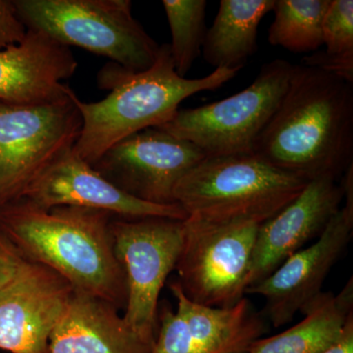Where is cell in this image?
Returning <instances> with one entry per match:
<instances>
[{"instance_id": "cell-3", "label": "cell", "mask_w": 353, "mask_h": 353, "mask_svg": "<svg viewBox=\"0 0 353 353\" xmlns=\"http://www.w3.org/2000/svg\"><path fill=\"white\" fill-rule=\"evenodd\" d=\"M239 71L215 69L203 78H183L176 74L169 43L160 46L154 64L145 71H129L110 62L97 75L99 87L110 94L94 103L77 99L83 125L74 152L92 165L128 137L173 119L188 97L217 90Z\"/></svg>"}, {"instance_id": "cell-6", "label": "cell", "mask_w": 353, "mask_h": 353, "mask_svg": "<svg viewBox=\"0 0 353 353\" xmlns=\"http://www.w3.org/2000/svg\"><path fill=\"white\" fill-rule=\"evenodd\" d=\"M294 65L275 59L264 64L250 87L222 101L178 110L157 127L197 146L206 157L252 152L253 145L277 110Z\"/></svg>"}, {"instance_id": "cell-9", "label": "cell", "mask_w": 353, "mask_h": 353, "mask_svg": "<svg viewBox=\"0 0 353 353\" xmlns=\"http://www.w3.org/2000/svg\"><path fill=\"white\" fill-rule=\"evenodd\" d=\"M183 220L163 217L110 223L114 252L124 270L127 303L123 319L145 340L154 343L160 292L175 270L182 250Z\"/></svg>"}, {"instance_id": "cell-15", "label": "cell", "mask_w": 353, "mask_h": 353, "mask_svg": "<svg viewBox=\"0 0 353 353\" xmlns=\"http://www.w3.org/2000/svg\"><path fill=\"white\" fill-rule=\"evenodd\" d=\"M343 199L341 183L325 179L311 181L294 201L260 225L248 288L268 277L308 241L318 238L340 210Z\"/></svg>"}, {"instance_id": "cell-17", "label": "cell", "mask_w": 353, "mask_h": 353, "mask_svg": "<svg viewBox=\"0 0 353 353\" xmlns=\"http://www.w3.org/2000/svg\"><path fill=\"white\" fill-rule=\"evenodd\" d=\"M112 304L74 290L50 339V353H150Z\"/></svg>"}, {"instance_id": "cell-23", "label": "cell", "mask_w": 353, "mask_h": 353, "mask_svg": "<svg viewBox=\"0 0 353 353\" xmlns=\"http://www.w3.org/2000/svg\"><path fill=\"white\" fill-rule=\"evenodd\" d=\"M28 29L16 11L14 1L0 0V50L21 43Z\"/></svg>"}, {"instance_id": "cell-11", "label": "cell", "mask_w": 353, "mask_h": 353, "mask_svg": "<svg viewBox=\"0 0 353 353\" xmlns=\"http://www.w3.org/2000/svg\"><path fill=\"white\" fill-rule=\"evenodd\" d=\"M205 157L194 143L150 128L116 143L92 166L134 199L172 205L176 185Z\"/></svg>"}, {"instance_id": "cell-14", "label": "cell", "mask_w": 353, "mask_h": 353, "mask_svg": "<svg viewBox=\"0 0 353 353\" xmlns=\"http://www.w3.org/2000/svg\"><path fill=\"white\" fill-rule=\"evenodd\" d=\"M20 199L44 209L75 206L105 211L114 217L125 219L188 218L179 204L158 205L129 196L81 159L73 148L39 174Z\"/></svg>"}, {"instance_id": "cell-2", "label": "cell", "mask_w": 353, "mask_h": 353, "mask_svg": "<svg viewBox=\"0 0 353 353\" xmlns=\"http://www.w3.org/2000/svg\"><path fill=\"white\" fill-rule=\"evenodd\" d=\"M105 211L75 206L38 208L24 199L0 209V233L23 259L43 265L73 289L125 308L124 270L114 252Z\"/></svg>"}, {"instance_id": "cell-13", "label": "cell", "mask_w": 353, "mask_h": 353, "mask_svg": "<svg viewBox=\"0 0 353 353\" xmlns=\"http://www.w3.org/2000/svg\"><path fill=\"white\" fill-rule=\"evenodd\" d=\"M73 292V287L54 271L26 262L0 292V350L50 353L51 334Z\"/></svg>"}, {"instance_id": "cell-25", "label": "cell", "mask_w": 353, "mask_h": 353, "mask_svg": "<svg viewBox=\"0 0 353 353\" xmlns=\"http://www.w3.org/2000/svg\"><path fill=\"white\" fill-rule=\"evenodd\" d=\"M321 353H353V313L348 316L338 339Z\"/></svg>"}, {"instance_id": "cell-24", "label": "cell", "mask_w": 353, "mask_h": 353, "mask_svg": "<svg viewBox=\"0 0 353 353\" xmlns=\"http://www.w3.org/2000/svg\"><path fill=\"white\" fill-rule=\"evenodd\" d=\"M27 260L0 233V292L10 284Z\"/></svg>"}, {"instance_id": "cell-10", "label": "cell", "mask_w": 353, "mask_h": 353, "mask_svg": "<svg viewBox=\"0 0 353 353\" xmlns=\"http://www.w3.org/2000/svg\"><path fill=\"white\" fill-rule=\"evenodd\" d=\"M345 203L333 216L317 241L283 262L268 277L246 290L264 297V314L275 328L292 322L322 294V287L352 238L353 166L341 183Z\"/></svg>"}, {"instance_id": "cell-16", "label": "cell", "mask_w": 353, "mask_h": 353, "mask_svg": "<svg viewBox=\"0 0 353 353\" xmlns=\"http://www.w3.org/2000/svg\"><path fill=\"white\" fill-rule=\"evenodd\" d=\"M77 67L71 48L28 30L21 43L0 50V101L41 104L67 97L73 90L64 81Z\"/></svg>"}, {"instance_id": "cell-5", "label": "cell", "mask_w": 353, "mask_h": 353, "mask_svg": "<svg viewBox=\"0 0 353 353\" xmlns=\"http://www.w3.org/2000/svg\"><path fill=\"white\" fill-rule=\"evenodd\" d=\"M28 30L108 58L132 72L154 64L160 46L132 14L130 0H14Z\"/></svg>"}, {"instance_id": "cell-4", "label": "cell", "mask_w": 353, "mask_h": 353, "mask_svg": "<svg viewBox=\"0 0 353 353\" xmlns=\"http://www.w3.org/2000/svg\"><path fill=\"white\" fill-rule=\"evenodd\" d=\"M307 185L253 152L205 157L176 185L174 197L188 217L263 224Z\"/></svg>"}, {"instance_id": "cell-8", "label": "cell", "mask_w": 353, "mask_h": 353, "mask_svg": "<svg viewBox=\"0 0 353 353\" xmlns=\"http://www.w3.org/2000/svg\"><path fill=\"white\" fill-rule=\"evenodd\" d=\"M176 264L185 296L201 305L231 308L245 299L260 224L253 221L183 220Z\"/></svg>"}, {"instance_id": "cell-19", "label": "cell", "mask_w": 353, "mask_h": 353, "mask_svg": "<svg viewBox=\"0 0 353 353\" xmlns=\"http://www.w3.org/2000/svg\"><path fill=\"white\" fill-rule=\"evenodd\" d=\"M274 0H221L201 52L215 69H241L257 51L260 22Z\"/></svg>"}, {"instance_id": "cell-1", "label": "cell", "mask_w": 353, "mask_h": 353, "mask_svg": "<svg viewBox=\"0 0 353 353\" xmlns=\"http://www.w3.org/2000/svg\"><path fill=\"white\" fill-rule=\"evenodd\" d=\"M252 152L305 182H336L353 165V83L294 65L287 92Z\"/></svg>"}, {"instance_id": "cell-18", "label": "cell", "mask_w": 353, "mask_h": 353, "mask_svg": "<svg viewBox=\"0 0 353 353\" xmlns=\"http://www.w3.org/2000/svg\"><path fill=\"white\" fill-rule=\"evenodd\" d=\"M353 313V281L338 294L323 292L308 307L304 319L292 328L269 338L259 339L246 353H321L340 336Z\"/></svg>"}, {"instance_id": "cell-21", "label": "cell", "mask_w": 353, "mask_h": 353, "mask_svg": "<svg viewBox=\"0 0 353 353\" xmlns=\"http://www.w3.org/2000/svg\"><path fill=\"white\" fill-rule=\"evenodd\" d=\"M323 46L301 65L328 72L353 83V1L331 0L323 22Z\"/></svg>"}, {"instance_id": "cell-12", "label": "cell", "mask_w": 353, "mask_h": 353, "mask_svg": "<svg viewBox=\"0 0 353 353\" xmlns=\"http://www.w3.org/2000/svg\"><path fill=\"white\" fill-rule=\"evenodd\" d=\"M175 312L164 309L150 353H246L261 338L265 325L246 297L231 308L201 305L171 283Z\"/></svg>"}, {"instance_id": "cell-7", "label": "cell", "mask_w": 353, "mask_h": 353, "mask_svg": "<svg viewBox=\"0 0 353 353\" xmlns=\"http://www.w3.org/2000/svg\"><path fill=\"white\" fill-rule=\"evenodd\" d=\"M78 97L41 104L0 101V209L22 197L32 181L75 145L83 120Z\"/></svg>"}, {"instance_id": "cell-20", "label": "cell", "mask_w": 353, "mask_h": 353, "mask_svg": "<svg viewBox=\"0 0 353 353\" xmlns=\"http://www.w3.org/2000/svg\"><path fill=\"white\" fill-rule=\"evenodd\" d=\"M331 0H274L268 30L271 46L294 53H314L323 46V22Z\"/></svg>"}, {"instance_id": "cell-22", "label": "cell", "mask_w": 353, "mask_h": 353, "mask_svg": "<svg viewBox=\"0 0 353 353\" xmlns=\"http://www.w3.org/2000/svg\"><path fill=\"white\" fill-rule=\"evenodd\" d=\"M170 26L172 58L176 74L185 78L201 55L205 39V0H163Z\"/></svg>"}]
</instances>
